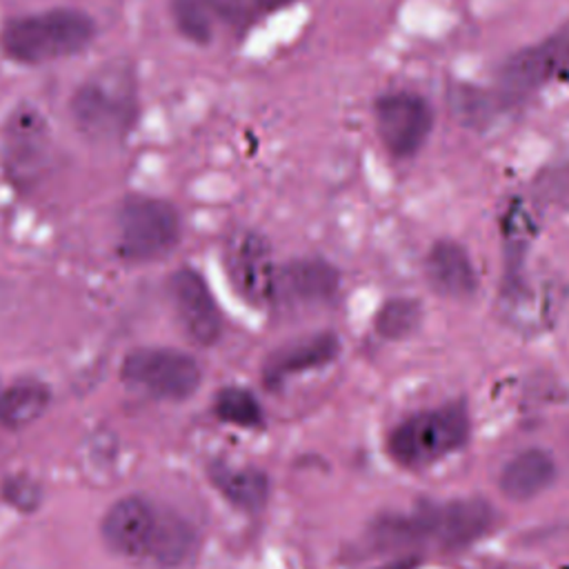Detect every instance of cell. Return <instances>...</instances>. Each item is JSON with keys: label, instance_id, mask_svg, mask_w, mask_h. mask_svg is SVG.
Returning a JSON list of instances; mask_svg holds the SVG:
<instances>
[{"label": "cell", "instance_id": "6", "mask_svg": "<svg viewBox=\"0 0 569 569\" xmlns=\"http://www.w3.org/2000/svg\"><path fill=\"white\" fill-rule=\"evenodd\" d=\"M127 387L160 400H187L202 380L193 356L169 347H138L129 351L120 367Z\"/></svg>", "mask_w": 569, "mask_h": 569}, {"label": "cell", "instance_id": "1", "mask_svg": "<svg viewBox=\"0 0 569 569\" xmlns=\"http://www.w3.org/2000/svg\"><path fill=\"white\" fill-rule=\"evenodd\" d=\"M140 116L138 78L129 60L116 58L93 69L69 98V118L80 136L98 144L129 138Z\"/></svg>", "mask_w": 569, "mask_h": 569}, {"label": "cell", "instance_id": "21", "mask_svg": "<svg viewBox=\"0 0 569 569\" xmlns=\"http://www.w3.org/2000/svg\"><path fill=\"white\" fill-rule=\"evenodd\" d=\"M196 549H198L196 529L176 511L162 509L160 522L144 562L156 569H176L189 562Z\"/></svg>", "mask_w": 569, "mask_h": 569}, {"label": "cell", "instance_id": "7", "mask_svg": "<svg viewBox=\"0 0 569 569\" xmlns=\"http://www.w3.org/2000/svg\"><path fill=\"white\" fill-rule=\"evenodd\" d=\"M51 160V129L47 118L33 104H18L2 129V167L9 182L20 189H33Z\"/></svg>", "mask_w": 569, "mask_h": 569}, {"label": "cell", "instance_id": "9", "mask_svg": "<svg viewBox=\"0 0 569 569\" xmlns=\"http://www.w3.org/2000/svg\"><path fill=\"white\" fill-rule=\"evenodd\" d=\"M373 122L378 138L389 156L411 158L431 136L433 107L427 98L409 89L380 93L373 102Z\"/></svg>", "mask_w": 569, "mask_h": 569}, {"label": "cell", "instance_id": "11", "mask_svg": "<svg viewBox=\"0 0 569 569\" xmlns=\"http://www.w3.org/2000/svg\"><path fill=\"white\" fill-rule=\"evenodd\" d=\"M169 16L187 42L207 47L222 36H242L256 9L251 0H169Z\"/></svg>", "mask_w": 569, "mask_h": 569}, {"label": "cell", "instance_id": "5", "mask_svg": "<svg viewBox=\"0 0 569 569\" xmlns=\"http://www.w3.org/2000/svg\"><path fill=\"white\" fill-rule=\"evenodd\" d=\"M469 418L462 405H447L402 420L389 436V456L402 467H425L465 445Z\"/></svg>", "mask_w": 569, "mask_h": 569}, {"label": "cell", "instance_id": "19", "mask_svg": "<svg viewBox=\"0 0 569 569\" xmlns=\"http://www.w3.org/2000/svg\"><path fill=\"white\" fill-rule=\"evenodd\" d=\"M209 480L227 502L247 513L262 511L271 493L269 476L258 467H233L216 460L209 465Z\"/></svg>", "mask_w": 569, "mask_h": 569}, {"label": "cell", "instance_id": "14", "mask_svg": "<svg viewBox=\"0 0 569 569\" xmlns=\"http://www.w3.org/2000/svg\"><path fill=\"white\" fill-rule=\"evenodd\" d=\"M162 509L142 496H124L116 500L100 522V536L104 545L129 560L144 562Z\"/></svg>", "mask_w": 569, "mask_h": 569}, {"label": "cell", "instance_id": "26", "mask_svg": "<svg viewBox=\"0 0 569 569\" xmlns=\"http://www.w3.org/2000/svg\"><path fill=\"white\" fill-rule=\"evenodd\" d=\"M536 184L545 200L569 207V160L547 167V171L538 176Z\"/></svg>", "mask_w": 569, "mask_h": 569}, {"label": "cell", "instance_id": "28", "mask_svg": "<svg viewBox=\"0 0 569 569\" xmlns=\"http://www.w3.org/2000/svg\"><path fill=\"white\" fill-rule=\"evenodd\" d=\"M413 562H407V560H400V562H393V565H387L382 569H411Z\"/></svg>", "mask_w": 569, "mask_h": 569}, {"label": "cell", "instance_id": "20", "mask_svg": "<svg viewBox=\"0 0 569 569\" xmlns=\"http://www.w3.org/2000/svg\"><path fill=\"white\" fill-rule=\"evenodd\" d=\"M553 476V458L542 449H527L505 465L500 473V489L511 500H529L545 491Z\"/></svg>", "mask_w": 569, "mask_h": 569}, {"label": "cell", "instance_id": "22", "mask_svg": "<svg viewBox=\"0 0 569 569\" xmlns=\"http://www.w3.org/2000/svg\"><path fill=\"white\" fill-rule=\"evenodd\" d=\"M51 391L40 380H16L0 391V425L7 429H24L33 425L49 407Z\"/></svg>", "mask_w": 569, "mask_h": 569}, {"label": "cell", "instance_id": "15", "mask_svg": "<svg viewBox=\"0 0 569 569\" xmlns=\"http://www.w3.org/2000/svg\"><path fill=\"white\" fill-rule=\"evenodd\" d=\"M340 287L338 269L322 258H293L278 264L276 298L289 307H318L333 300Z\"/></svg>", "mask_w": 569, "mask_h": 569}, {"label": "cell", "instance_id": "27", "mask_svg": "<svg viewBox=\"0 0 569 569\" xmlns=\"http://www.w3.org/2000/svg\"><path fill=\"white\" fill-rule=\"evenodd\" d=\"M296 0H251L253 9L260 11V13H276V11H282L287 7H291Z\"/></svg>", "mask_w": 569, "mask_h": 569}, {"label": "cell", "instance_id": "13", "mask_svg": "<svg viewBox=\"0 0 569 569\" xmlns=\"http://www.w3.org/2000/svg\"><path fill=\"white\" fill-rule=\"evenodd\" d=\"M169 296L176 320L191 342L211 347L220 340L222 313L209 284L196 269L180 267L173 271L169 280Z\"/></svg>", "mask_w": 569, "mask_h": 569}, {"label": "cell", "instance_id": "2", "mask_svg": "<svg viewBox=\"0 0 569 569\" xmlns=\"http://www.w3.org/2000/svg\"><path fill=\"white\" fill-rule=\"evenodd\" d=\"M91 13L76 7H51L9 18L0 29V51L16 64H47L82 53L96 40Z\"/></svg>", "mask_w": 569, "mask_h": 569}, {"label": "cell", "instance_id": "8", "mask_svg": "<svg viewBox=\"0 0 569 569\" xmlns=\"http://www.w3.org/2000/svg\"><path fill=\"white\" fill-rule=\"evenodd\" d=\"M567 73L569 22H565L542 40L509 53L496 69V87L520 102L529 93L547 87L549 82Z\"/></svg>", "mask_w": 569, "mask_h": 569}, {"label": "cell", "instance_id": "25", "mask_svg": "<svg viewBox=\"0 0 569 569\" xmlns=\"http://www.w3.org/2000/svg\"><path fill=\"white\" fill-rule=\"evenodd\" d=\"M0 493L18 511H36L42 502V487L24 473L7 476L0 485Z\"/></svg>", "mask_w": 569, "mask_h": 569}, {"label": "cell", "instance_id": "24", "mask_svg": "<svg viewBox=\"0 0 569 569\" xmlns=\"http://www.w3.org/2000/svg\"><path fill=\"white\" fill-rule=\"evenodd\" d=\"M422 309L413 298H391L376 313V331L387 340H400L416 331Z\"/></svg>", "mask_w": 569, "mask_h": 569}, {"label": "cell", "instance_id": "10", "mask_svg": "<svg viewBox=\"0 0 569 569\" xmlns=\"http://www.w3.org/2000/svg\"><path fill=\"white\" fill-rule=\"evenodd\" d=\"M224 269L244 302L251 307L273 305L278 264L269 240L260 231L238 229L227 238Z\"/></svg>", "mask_w": 569, "mask_h": 569}, {"label": "cell", "instance_id": "18", "mask_svg": "<svg viewBox=\"0 0 569 569\" xmlns=\"http://www.w3.org/2000/svg\"><path fill=\"white\" fill-rule=\"evenodd\" d=\"M427 278L431 287L447 298H469L478 278L469 253L453 240H440L427 256Z\"/></svg>", "mask_w": 569, "mask_h": 569}, {"label": "cell", "instance_id": "12", "mask_svg": "<svg viewBox=\"0 0 569 569\" xmlns=\"http://www.w3.org/2000/svg\"><path fill=\"white\" fill-rule=\"evenodd\" d=\"M562 302V287L553 280H531L525 269L507 271L498 311L518 331H542L553 325Z\"/></svg>", "mask_w": 569, "mask_h": 569}, {"label": "cell", "instance_id": "23", "mask_svg": "<svg viewBox=\"0 0 569 569\" xmlns=\"http://www.w3.org/2000/svg\"><path fill=\"white\" fill-rule=\"evenodd\" d=\"M213 413L218 420L242 427V429H258L264 422V411L258 398L244 387H222L213 396Z\"/></svg>", "mask_w": 569, "mask_h": 569}, {"label": "cell", "instance_id": "17", "mask_svg": "<svg viewBox=\"0 0 569 569\" xmlns=\"http://www.w3.org/2000/svg\"><path fill=\"white\" fill-rule=\"evenodd\" d=\"M447 104L460 127L485 131L493 127L507 111H511L518 100L498 87L485 89L467 82H456L447 91Z\"/></svg>", "mask_w": 569, "mask_h": 569}, {"label": "cell", "instance_id": "4", "mask_svg": "<svg viewBox=\"0 0 569 569\" xmlns=\"http://www.w3.org/2000/svg\"><path fill=\"white\" fill-rule=\"evenodd\" d=\"M180 233V213L164 198L129 193L118 207L116 251L127 262L162 260L178 247Z\"/></svg>", "mask_w": 569, "mask_h": 569}, {"label": "cell", "instance_id": "3", "mask_svg": "<svg viewBox=\"0 0 569 569\" xmlns=\"http://www.w3.org/2000/svg\"><path fill=\"white\" fill-rule=\"evenodd\" d=\"M491 518V507L485 500H451L411 516L382 518L373 527V538L382 547L416 545L420 540H433L442 547H462L482 536Z\"/></svg>", "mask_w": 569, "mask_h": 569}, {"label": "cell", "instance_id": "16", "mask_svg": "<svg viewBox=\"0 0 569 569\" xmlns=\"http://www.w3.org/2000/svg\"><path fill=\"white\" fill-rule=\"evenodd\" d=\"M340 351V340L333 331L309 333L276 347L262 365V382L267 389H280L287 378L329 365Z\"/></svg>", "mask_w": 569, "mask_h": 569}]
</instances>
